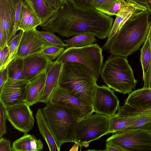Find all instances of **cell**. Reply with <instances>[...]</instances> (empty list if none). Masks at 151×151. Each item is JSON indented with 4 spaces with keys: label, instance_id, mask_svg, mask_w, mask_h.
Returning <instances> with one entry per match:
<instances>
[{
    "label": "cell",
    "instance_id": "41",
    "mask_svg": "<svg viewBox=\"0 0 151 151\" xmlns=\"http://www.w3.org/2000/svg\"><path fill=\"white\" fill-rule=\"evenodd\" d=\"M105 151H125L124 149L119 146L109 142H106Z\"/></svg>",
    "mask_w": 151,
    "mask_h": 151
},
{
    "label": "cell",
    "instance_id": "5",
    "mask_svg": "<svg viewBox=\"0 0 151 151\" xmlns=\"http://www.w3.org/2000/svg\"><path fill=\"white\" fill-rule=\"evenodd\" d=\"M42 111L47 123L58 146L66 142H75L74 131L76 122L66 108L50 101Z\"/></svg>",
    "mask_w": 151,
    "mask_h": 151
},
{
    "label": "cell",
    "instance_id": "36",
    "mask_svg": "<svg viewBox=\"0 0 151 151\" xmlns=\"http://www.w3.org/2000/svg\"><path fill=\"white\" fill-rule=\"evenodd\" d=\"M118 0H91L93 7L100 11Z\"/></svg>",
    "mask_w": 151,
    "mask_h": 151
},
{
    "label": "cell",
    "instance_id": "47",
    "mask_svg": "<svg viewBox=\"0 0 151 151\" xmlns=\"http://www.w3.org/2000/svg\"><path fill=\"white\" fill-rule=\"evenodd\" d=\"M66 0H61L62 1H66Z\"/></svg>",
    "mask_w": 151,
    "mask_h": 151
},
{
    "label": "cell",
    "instance_id": "37",
    "mask_svg": "<svg viewBox=\"0 0 151 151\" xmlns=\"http://www.w3.org/2000/svg\"><path fill=\"white\" fill-rule=\"evenodd\" d=\"M9 48L7 44L0 49V70L4 67L9 57Z\"/></svg>",
    "mask_w": 151,
    "mask_h": 151
},
{
    "label": "cell",
    "instance_id": "45",
    "mask_svg": "<svg viewBox=\"0 0 151 151\" xmlns=\"http://www.w3.org/2000/svg\"><path fill=\"white\" fill-rule=\"evenodd\" d=\"M147 1L150 9V12L151 13V0H147Z\"/></svg>",
    "mask_w": 151,
    "mask_h": 151
},
{
    "label": "cell",
    "instance_id": "9",
    "mask_svg": "<svg viewBox=\"0 0 151 151\" xmlns=\"http://www.w3.org/2000/svg\"><path fill=\"white\" fill-rule=\"evenodd\" d=\"M49 101L68 109L76 122L94 112L92 107L59 86L53 91Z\"/></svg>",
    "mask_w": 151,
    "mask_h": 151
},
{
    "label": "cell",
    "instance_id": "27",
    "mask_svg": "<svg viewBox=\"0 0 151 151\" xmlns=\"http://www.w3.org/2000/svg\"><path fill=\"white\" fill-rule=\"evenodd\" d=\"M95 37L92 34H81L63 41L68 47H80L94 44L97 40Z\"/></svg>",
    "mask_w": 151,
    "mask_h": 151
},
{
    "label": "cell",
    "instance_id": "12",
    "mask_svg": "<svg viewBox=\"0 0 151 151\" xmlns=\"http://www.w3.org/2000/svg\"><path fill=\"white\" fill-rule=\"evenodd\" d=\"M29 81L14 79L6 76L0 88V102L4 108L24 101L26 87Z\"/></svg>",
    "mask_w": 151,
    "mask_h": 151
},
{
    "label": "cell",
    "instance_id": "10",
    "mask_svg": "<svg viewBox=\"0 0 151 151\" xmlns=\"http://www.w3.org/2000/svg\"><path fill=\"white\" fill-rule=\"evenodd\" d=\"M5 109L7 119L16 129L26 133L32 129L35 119L30 106L25 101Z\"/></svg>",
    "mask_w": 151,
    "mask_h": 151
},
{
    "label": "cell",
    "instance_id": "23",
    "mask_svg": "<svg viewBox=\"0 0 151 151\" xmlns=\"http://www.w3.org/2000/svg\"><path fill=\"white\" fill-rule=\"evenodd\" d=\"M37 123L41 134L45 139L50 151H59L58 145L45 119L42 109H37L36 114Z\"/></svg>",
    "mask_w": 151,
    "mask_h": 151
},
{
    "label": "cell",
    "instance_id": "30",
    "mask_svg": "<svg viewBox=\"0 0 151 151\" xmlns=\"http://www.w3.org/2000/svg\"><path fill=\"white\" fill-rule=\"evenodd\" d=\"M37 32L50 45L64 48H67V45L62 40L55 35L54 32L47 31H39L36 30Z\"/></svg>",
    "mask_w": 151,
    "mask_h": 151
},
{
    "label": "cell",
    "instance_id": "26",
    "mask_svg": "<svg viewBox=\"0 0 151 151\" xmlns=\"http://www.w3.org/2000/svg\"><path fill=\"white\" fill-rule=\"evenodd\" d=\"M6 76L14 79H26L24 70L23 58H17L11 61L6 68Z\"/></svg>",
    "mask_w": 151,
    "mask_h": 151
},
{
    "label": "cell",
    "instance_id": "32",
    "mask_svg": "<svg viewBox=\"0 0 151 151\" xmlns=\"http://www.w3.org/2000/svg\"><path fill=\"white\" fill-rule=\"evenodd\" d=\"M75 8L88 11L95 9L91 3V0H69Z\"/></svg>",
    "mask_w": 151,
    "mask_h": 151
},
{
    "label": "cell",
    "instance_id": "43",
    "mask_svg": "<svg viewBox=\"0 0 151 151\" xmlns=\"http://www.w3.org/2000/svg\"><path fill=\"white\" fill-rule=\"evenodd\" d=\"M6 78V69L3 68L0 70V88L3 85Z\"/></svg>",
    "mask_w": 151,
    "mask_h": 151
},
{
    "label": "cell",
    "instance_id": "29",
    "mask_svg": "<svg viewBox=\"0 0 151 151\" xmlns=\"http://www.w3.org/2000/svg\"><path fill=\"white\" fill-rule=\"evenodd\" d=\"M22 30H21L18 34L16 35L8 43L7 45L9 48V57L2 69L6 68L8 65L14 60L16 57L22 37Z\"/></svg>",
    "mask_w": 151,
    "mask_h": 151
},
{
    "label": "cell",
    "instance_id": "31",
    "mask_svg": "<svg viewBox=\"0 0 151 151\" xmlns=\"http://www.w3.org/2000/svg\"><path fill=\"white\" fill-rule=\"evenodd\" d=\"M64 50L63 47L49 45L45 46L38 53L47 56L52 60L58 58Z\"/></svg>",
    "mask_w": 151,
    "mask_h": 151
},
{
    "label": "cell",
    "instance_id": "8",
    "mask_svg": "<svg viewBox=\"0 0 151 151\" xmlns=\"http://www.w3.org/2000/svg\"><path fill=\"white\" fill-rule=\"evenodd\" d=\"M125 151H151V132L134 129L115 133L106 140Z\"/></svg>",
    "mask_w": 151,
    "mask_h": 151
},
{
    "label": "cell",
    "instance_id": "22",
    "mask_svg": "<svg viewBox=\"0 0 151 151\" xmlns=\"http://www.w3.org/2000/svg\"><path fill=\"white\" fill-rule=\"evenodd\" d=\"M43 144L40 139H37L33 135L24 133L21 137L12 143V151H40Z\"/></svg>",
    "mask_w": 151,
    "mask_h": 151
},
{
    "label": "cell",
    "instance_id": "40",
    "mask_svg": "<svg viewBox=\"0 0 151 151\" xmlns=\"http://www.w3.org/2000/svg\"><path fill=\"white\" fill-rule=\"evenodd\" d=\"M47 5L52 9L57 10L59 7L61 0H45Z\"/></svg>",
    "mask_w": 151,
    "mask_h": 151
},
{
    "label": "cell",
    "instance_id": "17",
    "mask_svg": "<svg viewBox=\"0 0 151 151\" xmlns=\"http://www.w3.org/2000/svg\"><path fill=\"white\" fill-rule=\"evenodd\" d=\"M52 62L48 57L38 53L24 58V70L26 79L29 80L47 70Z\"/></svg>",
    "mask_w": 151,
    "mask_h": 151
},
{
    "label": "cell",
    "instance_id": "28",
    "mask_svg": "<svg viewBox=\"0 0 151 151\" xmlns=\"http://www.w3.org/2000/svg\"><path fill=\"white\" fill-rule=\"evenodd\" d=\"M140 61L142 69L143 78L149 69L151 62V50L148 35L140 49Z\"/></svg>",
    "mask_w": 151,
    "mask_h": 151
},
{
    "label": "cell",
    "instance_id": "15",
    "mask_svg": "<svg viewBox=\"0 0 151 151\" xmlns=\"http://www.w3.org/2000/svg\"><path fill=\"white\" fill-rule=\"evenodd\" d=\"M36 28L22 32L15 58H24L40 52L45 46L50 45L36 32Z\"/></svg>",
    "mask_w": 151,
    "mask_h": 151
},
{
    "label": "cell",
    "instance_id": "1",
    "mask_svg": "<svg viewBox=\"0 0 151 151\" xmlns=\"http://www.w3.org/2000/svg\"><path fill=\"white\" fill-rule=\"evenodd\" d=\"M113 21L112 17L97 9L85 11L76 9L66 0L62 1L53 15L40 26L63 37L87 34L103 39L108 37Z\"/></svg>",
    "mask_w": 151,
    "mask_h": 151
},
{
    "label": "cell",
    "instance_id": "4",
    "mask_svg": "<svg viewBox=\"0 0 151 151\" xmlns=\"http://www.w3.org/2000/svg\"><path fill=\"white\" fill-rule=\"evenodd\" d=\"M101 75L108 86L123 94L136 88L137 81L125 57L111 55L103 64Z\"/></svg>",
    "mask_w": 151,
    "mask_h": 151
},
{
    "label": "cell",
    "instance_id": "35",
    "mask_svg": "<svg viewBox=\"0 0 151 151\" xmlns=\"http://www.w3.org/2000/svg\"><path fill=\"white\" fill-rule=\"evenodd\" d=\"M6 119L5 108L0 102V138L6 133Z\"/></svg>",
    "mask_w": 151,
    "mask_h": 151
},
{
    "label": "cell",
    "instance_id": "7",
    "mask_svg": "<svg viewBox=\"0 0 151 151\" xmlns=\"http://www.w3.org/2000/svg\"><path fill=\"white\" fill-rule=\"evenodd\" d=\"M109 117L96 113L77 122L74 131L75 143L81 148L109 134Z\"/></svg>",
    "mask_w": 151,
    "mask_h": 151
},
{
    "label": "cell",
    "instance_id": "42",
    "mask_svg": "<svg viewBox=\"0 0 151 151\" xmlns=\"http://www.w3.org/2000/svg\"><path fill=\"white\" fill-rule=\"evenodd\" d=\"M137 5L143 7L150 12L147 0H127Z\"/></svg>",
    "mask_w": 151,
    "mask_h": 151
},
{
    "label": "cell",
    "instance_id": "6",
    "mask_svg": "<svg viewBox=\"0 0 151 151\" xmlns=\"http://www.w3.org/2000/svg\"><path fill=\"white\" fill-rule=\"evenodd\" d=\"M103 58L102 49L96 43L80 47L66 48L56 60L62 63L76 62L82 64L97 81Z\"/></svg>",
    "mask_w": 151,
    "mask_h": 151
},
{
    "label": "cell",
    "instance_id": "25",
    "mask_svg": "<svg viewBox=\"0 0 151 151\" xmlns=\"http://www.w3.org/2000/svg\"><path fill=\"white\" fill-rule=\"evenodd\" d=\"M29 0L35 12L41 19V25L47 22L56 11L49 7L45 0Z\"/></svg>",
    "mask_w": 151,
    "mask_h": 151
},
{
    "label": "cell",
    "instance_id": "3",
    "mask_svg": "<svg viewBox=\"0 0 151 151\" xmlns=\"http://www.w3.org/2000/svg\"><path fill=\"white\" fill-rule=\"evenodd\" d=\"M97 81L82 64L76 62L63 63L59 86L92 107Z\"/></svg>",
    "mask_w": 151,
    "mask_h": 151
},
{
    "label": "cell",
    "instance_id": "13",
    "mask_svg": "<svg viewBox=\"0 0 151 151\" xmlns=\"http://www.w3.org/2000/svg\"><path fill=\"white\" fill-rule=\"evenodd\" d=\"M121 2L120 9L113 24L107 37L108 39L101 48L104 50L108 51L115 36L128 20L147 10L127 0H121Z\"/></svg>",
    "mask_w": 151,
    "mask_h": 151
},
{
    "label": "cell",
    "instance_id": "33",
    "mask_svg": "<svg viewBox=\"0 0 151 151\" xmlns=\"http://www.w3.org/2000/svg\"><path fill=\"white\" fill-rule=\"evenodd\" d=\"M121 0H118L113 3L100 11L109 16H117L120 9Z\"/></svg>",
    "mask_w": 151,
    "mask_h": 151
},
{
    "label": "cell",
    "instance_id": "44",
    "mask_svg": "<svg viewBox=\"0 0 151 151\" xmlns=\"http://www.w3.org/2000/svg\"><path fill=\"white\" fill-rule=\"evenodd\" d=\"M75 143V144L74 145L71 149L69 150V151H77L78 150L79 145L78 143Z\"/></svg>",
    "mask_w": 151,
    "mask_h": 151
},
{
    "label": "cell",
    "instance_id": "38",
    "mask_svg": "<svg viewBox=\"0 0 151 151\" xmlns=\"http://www.w3.org/2000/svg\"><path fill=\"white\" fill-rule=\"evenodd\" d=\"M11 142L9 140L2 138H0V151H11Z\"/></svg>",
    "mask_w": 151,
    "mask_h": 151
},
{
    "label": "cell",
    "instance_id": "11",
    "mask_svg": "<svg viewBox=\"0 0 151 151\" xmlns=\"http://www.w3.org/2000/svg\"><path fill=\"white\" fill-rule=\"evenodd\" d=\"M119 101L108 86L97 85L93 101V112L109 117L116 114Z\"/></svg>",
    "mask_w": 151,
    "mask_h": 151
},
{
    "label": "cell",
    "instance_id": "39",
    "mask_svg": "<svg viewBox=\"0 0 151 151\" xmlns=\"http://www.w3.org/2000/svg\"><path fill=\"white\" fill-rule=\"evenodd\" d=\"M144 87L151 88V62L150 67L145 76L143 78Z\"/></svg>",
    "mask_w": 151,
    "mask_h": 151
},
{
    "label": "cell",
    "instance_id": "34",
    "mask_svg": "<svg viewBox=\"0 0 151 151\" xmlns=\"http://www.w3.org/2000/svg\"><path fill=\"white\" fill-rule=\"evenodd\" d=\"M23 1V0H20L15 4L16 10L15 16L14 24L13 31L10 40L16 35L17 32L18 31V28L19 22L21 7Z\"/></svg>",
    "mask_w": 151,
    "mask_h": 151
},
{
    "label": "cell",
    "instance_id": "19",
    "mask_svg": "<svg viewBox=\"0 0 151 151\" xmlns=\"http://www.w3.org/2000/svg\"><path fill=\"white\" fill-rule=\"evenodd\" d=\"M63 63L56 60L47 69L45 86L39 102L47 104L56 88L59 86V80Z\"/></svg>",
    "mask_w": 151,
    "mask_h": 151
},
{
    "label": "cell",
    "instance_id": "16",
    "mask_svg": "<svg viewBox=\"0 0 151 151\" xmlns=\"http://www.w3.org/2000/svg\"><path fill=\"white\" fill-rule=\"evenodd\" d=\"M15 10L12 0H0V28L2 29L5 45L10 41L13 31Z\"/></svg>",
    "mask_w": 151,
    "mask_h": 151
},
{
    "label": "cell",
    "instance_id": "2",
    "mask_svg": "<svg viewBox=\"0 0 151 151\" xmlns=\"http://www.w3.org/2000/svg\"><path fill=\"white\" fill-rule=\"evenodd\" d=\"M151 13L146 10L128 20L111 42L109 53L127 58L137 51L148 35Z\"/></svg>",
    "mask_w": 151,
    "mask_h": 151
},
{
    "label": "cell",
    "instance_id": "18",
    "mask_svg": "<svg viewBox=\"0 0 151 151\" xmlns=\"http://www.w3.org/2000/svg\"><path fill=\"white\" fill-rule=\"evenodd\" d=\"M47 70L29 80L26 86L24 101L29 106L39 102L42 96L45 86Z\"/></svg>",
    "mask_w": 151,
    "mask_h": 151
},
{
    "label": "cell",
    "instance_id": "24",
    "mask_svg": "<svg viewBox=\"0 0 151 151\" xmlns=\"http://www.w3.org/2000/svg\"><path fill=\"white\" fill-rule=\"evenodd\" d=\"M136 120L133 116L121 117L116 114L109 117V133H116L124 131L132 125Z\"/></svg>",
    "mask_w": 151,
    "mask_h": 151
},
{
    "label": "cell",
    "instance_id": "21",
    "mask_svg": "<svg viewBox=\"0 0 151 151\" xmlns=\"http://www.w3.org/2000/svg\"><path fill=\"white\" fill-rule=\"evenodd\" d=\"M124 104L139 109L151 106V88H143L129 93Z\"/></svg>",
    "mask_w": 151,
    "mask_h": 151
},
{
    "label": "cell",
    "instance_id": "20",
    "mask_svg": "<svg viewBox=\"0 0 151 151\" xmlns=\"http://www.w3.org/2000/svg\"><path fill=\"white\" fill-rule=\"evenodd\" d=\"M41 24V19L34 9L29 0H23L18 30L22 32L34 29Z\"/></svg>",
    "mask_w": 151,
    "mask_h": 151
},
{
    "label": "cell",
    "instance_id": "46",
    "mask_svg": "<svg viewBox=\"0 0 151 151\" xmlns=\"http://www.w3.org/2000/svg\"><path fill=\"white\" fill-rule=\"evenodd\" d=\"M13 3L15 4L20 0H12Z\"/></svg>",
    "mask_w": 151,
    "mask_h": 151
},
{
    "label": "cell",
    "instance_id": "14",
    "mask_svg": "<svg viewBox=\"0 0 151 151\" xmlns=\"http://www.w3.org/2000/svg\"><path fill=\"white\" fill-rule=\"evenodd\" d=\"M117 110L116 114L119 116L136 118L134 124L124 131L138 129L151 132V106L142 109L124 104L122 106H119Z\"/></svg>",
    "mask_w": 151,
    "mask_h": 151
}]
</instances>
